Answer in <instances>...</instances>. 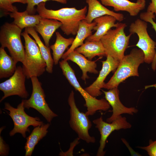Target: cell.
<instances>
[{"instance_id":"obj_1","label":"cell","mask_w":156,"mask_h":156,"mask_svg":"<svg viewBox=\"0 0 156 156\" xmlns=\"http://www.w3.org/2000/svg\"><path fill=\"white\" fill-rule=\"evenodd\" d=\"M45 3L42 2L38 5L36 11L42 17L53 19L60 22V28L66 35L77 34L80 22L86 16V6L79 10L75 8H64L56 10L47 9Z\"/></svg>"},{"instance_id":"obj_2","label":"cell","mask_w":156,"mask_h":156,"mask_svg":"<svg viewBox=\"0 0 156 156\" xmlns=\"http://www.w3.org/2000/svg\"><path fill=\"white\" fill-rule=\"evenodd\" d=\"M144 62V54L140 49H133L129 54L125 55L120 61L114 74L103 88L110 90L118 87L119 84L129 77L139 76L138 68Z\"/></svg>"},{"instance_id":"obj_3","label":"cell","mask_w":156,"mask_h":156,"mask_svg":"<svg viewBox=\"0 0 156 156\" xmlns=\"http://www.w3.org/2000/svg\"><path fill=\"white\" fill-rule=\"evenodd\" d=\"M21 35L25 41V61L22 66L24 73L28 79L39 77L46 70V62L35 40L29 36L25 30Z\"/></svg>"},{"instance_id":"obj_4","label":"cell","mask_w":156,"mask_h":156,"mask_svg":"<svg viewBox=\"0 0 156 156\" xmlns=\"http://www.w3.org/2000/svg\"><path fill=\"white\" fill-rule=\"evenodd\" d=\"M60 66L63 75L69 83L78 91L84 99L87 110L85 113L88 116H92L98 110L106 111L110 107V105L105 99H96L90 94L81 86L76 77L75 71L69 64L67 60H62L59 62Z\"/></svg>"},{"instance_id":"obj_5","label":"cell","mask_w":156,"mask_h":156,"mask_svg":"<svg viewBox=\"0 0 156 156\" xmlns=\"http://www.w3.org/2000/svg\"><path fill=\"white\" fill-rule=\"evenodd\" d=\"M126 26L125 23H119L115 29H110L100 40L107 55L119 61L125 56L132 35L130 34L126 35L124 29Z\"/></svg>"},{"instance_id":"obj_6","label":"cell","mask_w":156,"mask_h":156,"mask_svg":"<svg viewBox=\"0 0 156 156\" xmlns=\"http://www.w3.org/2000/svg\"><path fill=\"white\" fill-rule=\"evenodd\" d=\"M22 30L15 24L6 23L1 27L0 42L1 47L7 48L14 60L23 64L25 50L21 38Z\"/></svg>"},{"instance_id":"obj_7","label":"cell","mask_w":156,"mask_h":156,"mask_svg":"<svg viewBox=\"0 0 156 156\" xmlns=\"http://www.w3.org/2000/svg\"><path fill=\"white\" fill-rule=\"evenodd\" d=\"M68 103L70 108L69 123L71 128L77 133L79 139L87 143H94L95 138L89 133V130L92 126L91 122L85 113L80 112L77 107L74 93L72 90L68 96Z\"/></svg>"},{"instance_id":"obj_8","label":"cell","mask_w":156,"mask_h":156,"mask_svg":"<svg viewBox=\"0 0 156 156\" xmlns=\"http://www.w3.org/2000/svg\"><path fill=\"white\" fill-rule=\"evenodd\" d=\"M25 108L22 101L16 108L12 107L8 103H5L4 109L9 111L6 112L12 119L14 124V127L9 133L10 136L19 133L25 138L26 132H30L29 126L35 127L44 124L39 117H32L27 115L25 111Z\"/></svg>"},{"instance_id":"obj_9","label":"cell","mask_w":156,"mask_h":156,"mask_svg":"<svg viewBox=\"0 0 156 156\" xmlns=\"http://www.w3.org/2000/svg\"><path fill=\"white\" fill-rule=\"evenodd\" d=\"M32 85V91L30 98L28 99H23L25 108H34L38 111L51 123L53 118L57 116L49 107L45 100V95L42 87V84L37 77H31Z\"/></svg>"},{"instance_id":"obj_10","label":"cell","mask_w":156,"mask_h":156,"mask_svg":"<svg viewBox=\"0 0 156 156\" xmlns=\"http://www.w3.org/2000/svg\"><path fill=\"white\" fill-rule=\"evenodd\" d=\"M146 22L139 19L132 23L129 27L130 34L136 33L138 37L136 46L143 52L144 62L150 64L154 58L156 48V42L150 37L147 31Z\"/></svg>"},{"instance_id":"obj_11","label":"cell","mask_w":156,"mask_h":156,"mask_svg":"<svg viewBox=\"0 0 156 156\" xmlns=\"http://www.w3.org/2000/svg\"><path fill=\"white\" fill-rule=\"evenodd\" d=\"M95 127L99 131L101 138L100 145L98 150L97 156H103L106 153L104 151L107 139L110 134L115 130L130 128L131 125L127 120L125 117L120 115L117 119L111 122H105L102 116L93 121Z\"/></svg>"},{"instance_id":"obj_12","label":"cell","mask_w":156,"mask_h":156,"mask_svg":"<svg viewBox=\"0 0 156 156\" xmlns=\"http://www.w3.org/2000/svg\"><path fill=\"white\" fill-rule=\"evenodd\" d=\"M26 77L22 67L17 66L12 75L0 83V90L4 94L0 102L7 97L13 95H18L22 98L27 99L29 94L25 87Z\"/></svg>"},{"instance_id":"obj_13","label":"cell","mask_w":156,"mask_h":156,"mask_svg":"<svg viewBox=\"0 0 156 156\" xmlns=\"http://www.w3.org/2000/svg\"><path fill=\"white\" fill-rule=\"evenodd\" d=\"M106 60L102 61V68L99 72V76L95 81L84 89L92 96L96 97L101 95V90L105 83L104 81L107 76L112 71H115L120 61L115 60L109 55L107 56Z\"/></svg>"},{"instance_id":"obj_14","label":"cell","mask_w":156,"mask_h":156,"mask_svg":"<svg viewBox=\"0 0 156 156\" xmlns=\"http://www.w3.org/2000/svg\"><path fill=\"white\" fill-rule=\"evenodd\" d=\"M102 91L105 94V99L112 109V114L107 119V122H112L122 114H128L133 115L138 112V109L135 107H127L121 102L119 99V91L118 87L109 90L108 91L103 90Z\"/></svg>"},{"instance_id":"obj_15","label":"cell","mask_w":156,"mask_h":156,"mask_svg":"<svg viewBox=\"0 0 156 156\" xmlns=\"http://www.w3.org/2000/svg\"><path fill=\"white\" fill-rule=\"evenodd\" d=\"M102 5L112 7L116 11L127 12L131 16H137L140 12L145 8V0H137L133 2L128 0H100Z\"/></svg>"},{"instance_id":"obj_16","label":"cell","mask_w":156,"mask_h":156,"mask_svg":"<svg viewBox=\"0 0 156 156\" xmlns=\"http://www.w3.org/2000/svg\"><path fill=\"white\" fill-rule=\"evenodd\" d=\"M86 1L88 5V10L84 20L88 23H91L95 18L105 15L113 16L120 22L124 19V16L122 14L116 13L109 10L97 0H86Z\"/></svg>"},{"instance_id":"obj_17","label":"cell","mask_w":156,"mask_h":156,"mask_svg":"<svg viewBox=\"0 0 156 156\" xmlns=\"http://www.w3.org/2000/svg\"><path fill=\"white\" fill-rule=\"evenodd\" d=\"M116 20L114 17L109 15L102 16L94 19L96 25L94 30L96 32L87 38L85 42L100 41L111 28L116 27L118 26L119 23H116Z\"/></svg>"},{"instance_id":"obj_18","label":"cell","mask_w":156,"mask_h":156,"mask_svg":"<svg viewBox=\"0 0 156 156\" xmlns=\"http://www.w3.org/2000/svg\"><path fill=\"white\" fill-rule=\"evenodd\" d=\"M63 59L67 61L70 60L79 66L82 73L81 79L85 82L86 79L89 78L87 75L88 72L94 74L99 73V71L96 69L97 67L96 61H92L87 59L83 55L75 50L69 53Z\"/></svg>"},{"instance_id":"obj_19","label":"cell","mask_w":156,"mask_h":156,"mask_svg":"<svg viewBox=\"0 0 156 156\" xmlns=\"http://www.w3.org/2000/svg\"><path fill=\"white\" fill-rule=\"evenodd\" d=\"M62 25V23L58 20L42 17L34 28L43 38L45 45L49 47L51 38L56 30L60 27Z\"/></svg>"},{"instance_id":"obj_20","label":"cell","mask_w":156,"mask_h":156,"mask_svg":"<svg viewBox=\"0 0 156 156\" xmlns=\"http://www.w3.org/2000/svg\"><path fill=\"white\" fill-rule=\"evenodd\" d=\"M96 25L94 21L88 23L83 20L80 22L76 37L70 48L63 54L62 59L83 44L84 41L92 34V31Z\"/></svg>"},{"instance_id":"obj_21","label":"cell","mask_w":156,"mask_h":156,"mask_svg":"<svg viewBox=\"0 0 156 156\" xmlns=\"http://www.w3.org/2000/svg\"><path fill=\"white\" fill-rule=\"evenodd\" d=\"M50 125V124L48 123L34 127L31 134L26 138L27 141L24 147L25 156L31 155L36 146L47 134Z\"/></svg>"},{"instance_id":"obj_22","label":"cell","mask_w":156,"mask_h":156,"mask_svg":"<svg viewBox=\"0 0 156 156\" xmlns=\"http://www.w3.org/2000/svg\"><path fill=\"white\" fill-rule=\"evenodd\" d=\"M75 50L90 60L96 56H107L105 49L100 40L85 42Z\"/></svg>"},{"instance_id":"obj_23","label":"cell","mask_w":156,"mask_h":156,"mask_svg":"<svg viewBox=\"0 0 156 156\" xmlns=\"http://www.w3.org/2000/svg\"><path fill=\"white\" fill-rule=\"evenodd\" d=\"M10 16L14 19L12 23L21 29L25 28L34 27L39 22L42 18L39 14H30L26 10L22 12L16 11L10 13Z\"/></svg>"},{"instance_id":"obj_24","label":"cell","mask_w":156,"mask_h":156,"mask_svg":"<svg viewBox=\"0 0 156 156\" xmlns=\"http://www.w3.org/2000/svg\"><path fill=\"white\" fill-rule=\"evenodd\" d=\"M25 30L33 37L38 44L41 54L47 64L46 70L49 73H52L54 62L51 55L50 47H47L44 44L34 27H27L25 28Z\"/></svg>"},{"instance_id":"obj_25","label":"cell","mask_w":156,"mask_h":156,"mask_svg":"<svg viewBox=\"0 0 156 156\" xmlns=\"http://www.w3.org/2000/svg\"><path fill=\"white\" fill-rule=\"evenodd\" d=\"M56 39L54 44L49 47L53 51V59L55 65L58 64L60 59L68 46L72 44L74 40L73 37L66 38L58 32H55Z\"/></svg>"},{"instance_id":"obj_26","label":"cell","mask_w":156,"mask_h":156,"mask_svg":"<svg viewBox=\"0 0 156 156\" xmlns=\"http://www.w3.org/2000/svg\"><path fill=\"white\" fill-rule=\"evenodd\" d=\"M16 62L8 55L4 48H0V78H7L12 76L16 68Z\"/></svg>"},{"instance_id":"obj_27","label":"cell","mask_w":156,"mask_h":156,"mask_svg":"<svg viewBox=\"0 0 156 156\" xmlns=\"http://www.w3.org/2000/svg\"><path fill=\"white\" fill-rule=\"evenodd\" d=\"M155 15L153 13L146 11L142 12L140 14V16L141 19L146 22L151 23L152 28L155 30L156 33V23L154 21ZM151 67L152 69L155 71L156 69V52L154 60L152 63Z\"/></svg>"},{"instance_id":"obj_28","label":"cell","mask_w":156,"mask_h":156,"mask_svg":"<svg viewBox=\"0 0 156 156\" xmlns=\"http://www.w3.org/2000/svg\"><path fill=\"white\" fill-rule=\"evenodd\" d=\"M55 1L63 4H66L68 0H27V6L26 10L29 14L32 15L35 12L34 7L42 2L45 3L49 1Z\"/></svg>"},{"instance_id":"obj_29","label":"cell","mask_w":156,"mask_h":156,"mask_svg":"<svg viewBox=\"0 0 156 156\" xmlns=\"http://www.w3.org/2000/svg\"><path fill=\"white\" fill-rule=\"evenodd\" d=\"M136 147L146 151L150 156H156V140L153 141L150 139L148 146H138Z\"/></svg>"},{"instance_id":"obj_30","label":"cell","mask_w":156,"mask_h":156,"mask_svg":"<svg viewBox=\"0 0 156 156\" xmlns=\"http://www.w3.org/2000/svg\"><path fill=\"white\" fill-rule=\"evenodd\" d=\"M10 0H0V8L6 12H13L18 11L16 6L12 5Z\"/></svg>"},{"instance_id":"obj_31","label":"cell","mask_w":156,"mask_h":156,"mask_svg":"<svg viewBox=\"0 0 156 156\" xmlns=\"http://www.w3.org/2000/svg\"><path fill=\"white\" fill-rule=\"evenodd\" d=\"M8 146L5 143L2 137L0 136V155L7 156L9 152Z\"/></svg>"},{"instance_id":"obj_32","label":"cell","mask_w":156,"mask_h":156,"mask_svg":"<svg viewBox=\"0 0 156 156\" xmlns=\"http://www.w3.org/2000/svg\"><path fill=\"white\" fill-rule=\"evenodd\" d=\"M121 140L123 143L125 145V146L128 148L131 156H142V155L138 153L135 151L133 149V148L130 146L129 143L125 139L122 138L121 139Z\"/></svg>"},{"instance_id":"obj_33","label":"cell","mask_w":156,"mask_h":156,"mask_svg":"<svg viewBox=\"0 0 156 156\" xmlns=\"http://www.w3.org/2000/svg\"><path fill=\"white\" fill-rule=\"evenodd\" d=\"M151 2L150 3L147 7V11L155 14L156 16V0H151Z\"/></svg>"},{"instance_id":"obj_34","label":"cell","mask_w":156,"mask_h":156,"mask_svg":"<svg viewBox=\"0 0 156 156\" xmlns=\"http://www.w3.org/2000/svg\"><path fill=\"white\" fill-rule=\"evenodd\" d=\"M11 3H13L15 2H18L23 4H26L27 3V0H10Z\"/></svg>"},{"instance_id":"obj_35","label":"cell","mask_w":156,"mask_h":156,"mask_svg":"<svg viewBox=\"0 0 156 156\" xmlns=\"http://www.w3.org/2000/svg\"><path fill=\"white\" fill-rule=\"evenodd\" d=\"M151 87H154L156 88V83L153 85L146 86L145 87V89H146Z\"/></svg>"}]
</instances>
